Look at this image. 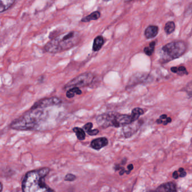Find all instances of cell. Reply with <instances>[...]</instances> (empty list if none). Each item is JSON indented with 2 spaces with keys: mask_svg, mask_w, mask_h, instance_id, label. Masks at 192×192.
<instances>
[{
  "mask_svg": "<svg viewBox=\"0 0 192 192\" xmlns=\"http://www.w3.org/2000/svg\"><path fill=\"white\" fill-rule=\"evenodd\" d=\"M49 168H42L38 170L30 171L25 175L23 179L22 187L23 192H53L45 183V178L49 173Z\"/></svg>",
  "mask_w": 192,
  "mask_h": 192,
  "instance_id": "obj_1",
  "label": "cell"
},
{
  "mask_svg": "<svg viewBox=\"0 0 192 192\" xmlns=\"http://www.w3.org/2000/svg\"><path fill=\"white\" fill-rule=\"evenodd\" d=\"M80 35L78 32L72 31L61 34L48 42L44 46L46 51L58 53L72 49L79 43Z\"/></svg>",
  "mask_w": 192,
  "mask_h": 192,
  "instance_id": "obj_2",
  "label": "cell"
},
{
  "mask_svg": "<svg viewBox=\"0 0 192 192\" xmlns=\"http://www.w3.org/2000/svg\"><path fill=\"white\" fill-rule=\"evenodd\" d=\"M96 121L99 126L102 129H106L109 127H124L134 122L135 120L132 115H128L108 113L99 115L96 118Z\"/></svg>",
  "mask_w": 192,
  "mask_h": 192,
  "instance_id": "obj_3",
  "label": "cell"
},
{
  "mask_svg": "<svg viewBox=\"0 0 192 192\" xmlns=\"http://www.w3.org/2000/svg\"><path fill=\"white\" fill-rule=\"evenodd\" d=\"M187 50V45L183 41L172 42L165 45L161 51V59L168 62L183 55Z\"/></svg>",
  "mask_w": 192,
  "mask_h": 192,
  "instance_id": "obj_4",
  "label": "cell"
},
{
  "mask_svg": "<svg viewBox=\"0 0 192 192\" xmlns=\"http://www.w3.org/2000/svg\"><path fill=\"white\" fill-rule=\"evenodd\" d=\"M93 74L90 72H85L75 77L69 81L64 87L65 90H69L71 88H84L90 85L94 80Z\"/></svg>",
  "mask_w": 192,
  "mask_h": 192,
  "instance_id": "obj_5",
  "label": "cell"
},
{
  "mask_svg": "<svg viewBox=\"0 0 192 192\" xmlns=\"http://www.w3.org/2000/svg\"><path fill=\"white\" fill-rule=\"evenodd\" d=\"M137 120L133 122L130 124H128L123 127V132L124 136L126 138H128L132 136L135 132L137 131L139 128L140 124L139 122H138Z\"/></svg>",
  "mask_w": 192,
  "mask_h": 192,
  "instance_id": "obj_6",
  "label": "cell"
},
{
  "mask_svg": "<svg viewBox=\"0 0 192 192\" xmlns=\"http://www.w3.org/2000/svg\"><path fill=\"white\" fill-rule=\"evenodd\" d=\"M61 102H62L61 100L57 97H52V98L41 99L40 100L36 102L35 104L41 107L48 108L60 104Z\"/></svg>",
  "mask_w": 192,
  "mask_h": 192,
  "instance_id": "obj_7",
  "label": "cell"
},
{
  "mask_svg": "<svg viewBox=\"0 0 192 192\" xmlns=\"http://www.w3.org/2000/svg\"><path fill=\"white\" fill-rule=\"evenodd\" d=\"M108 144H109V140L106 137H99L91 141V148L98 151L107 146Z\"/></svg>",
  "mask_w": 192,
  "mask_h": 192,
  "instance_id": "obj_8",
  "label": "cell"
},
{
  "mask_svg": "<svg viewBox=\"0 0 192 192\" xmlns=\"http://www.w3.org/2000/svg\"><path fill=\"white\" fill-rule=\"evenodd\" d=\"M147 76L145 74L142 73H136L134 74L129 80L128 83V87H132L133 86L137 85L138 83H144L147 79Z\"/></svg>",
  "mask_w": 192,
  "mask_h": 192,
  "instance_id": "obj_9",
  "label": "cell"
},
{
  "mask_svg": "<svg viewBox=\"0 0 192 192\" xmlns=\"http://www.w3.org/2000/svg\"><path fill=\"white\" fill-rule=\"evenodd\" d=\"M159 32V28L156 25H149L145 29L144 35L147 39L154 38L157 35Z\"/></svg>",
  "mask_w": 192,
  "mask_h": 192,
  "instance_id": "obj_10",
  "label": "cell"
},
{
  "mask_svg": "<svg viewBox=\"0 0 192 192\" xmlns=\"http://www.w3.org/2000/svg\"><path fill=\"white\" fill-rule=\"evenodd\" d=\"M157 191H164V192H176L175 184L173 182H169L162 184L158 187Z\"/></svg>",
  "mask_w": 192,
  "mask_h": 192,
  "instance_id": "obj_11",
  "label": "cell"
},
{
  "mask_svg": "<svg viewBox=\"0 0 192 192\" xmlns=\"http://www.w3.org/2000/svg\"><path fill=\"white\" fill-rule=\"evenodd\" d=\"M104 44V39L102 36H99L94 39L93 45V50L94 51H98L102 48Z\"/></svg>",
  "mask_w": 192,
  "mask_h": 192,
  "instance_id": "obj_12",
  "label": "cell"
},
{
  "mask_svg": "<svg viewBox=\"0 0 192 192\" xmlns=\"http://www.w3.org/2000/svg\"><path fill=\"white\" fill-rule=\"evenodd\" d=\"M15 0H0V13L7 10L14 4Z\"/></svg>",
  "mask_w": 192,
  "mask_h": 192,
  "instance_id": "obj_13",
  "label": "cell"
},
{
  "mask_svg": "<svg viewBox=\"0 0 192 192\" xmlns=\"http://www.w3.org/2000/svg\"><path fill=\"white\" fill-rule=\"evenodd\" d=\"M100 16H101V14L99 11H94L93 13L89 14L88 16L82 18L81 21L84 23H87V22L92 21V20H96L99 19Z\"/></svg>",
  "mask_w": 192,
  "mask_h": 192,
  "instance_id": "obj_14",
  "label": "cell"
},
{
  "mask_svg": "<svg viewBox=\"0 0 192 192\" xmlns=\"http://www.w3.org/2000/svg\"><path fill=\"white\" fill-rule=\"evenodd\" d=\"M82 93V91L80 90L79 88L75 87L68 90L66 95L68 98H72L76 95H81Z\"/></svg>",
  "mask_w": 192,
  "mask_h": 192,
  "instance_id": "obj_15",
  "label": "cell"
},
{
  "mask_svg": "<svg viewBox=\"0 0 192 192\" xmlns=\"http://www.w3.org/2000/svg\"><path fill=\"white\" fill-rule=\"evenodd\" d=\"M73 130L74 132H75L76 136L78 140H83L85 139L86 135L84 129L76 127L73 128Z\"/></svg>",
  "mask_w": 192,
  "mask_h": 192,
  "instance_id": "obj_16",
  "label": "cell"
},
{
  "mask_svg": "<svg viewBox=\"0 0 192 192\" xmlns=\"http://www.w3.org/2000/svg\"><path fill=\"white\" fill-rule=\"evenodd\" d=\"M171 71L173 72V73H177L180 76L188 74V72H187V69L184 66H180L179 67H172L171 68Z\"/></svg>",
  "mask_w": 192,
  "mask_h": 192,
  "instance_id": "obj_17",
  "label": "cell"
},
{
  "mask_svg": "<svg viewBox=\"0 0 192 192\" xmlns=\"http://www.w3.org/2000/svg\"><path fill=\"white\" fill-rule=\"evenodd\" d=\"M144 113V111L140 108H135L132 110V115H133L135 121L138 120L140 115H142Z\"/></svg>",
  "mask_w": 192,
  "mask_h": 192,
  "instance_id": "obj_18",
  "label": "cell"
},
{
  "mask_svg": "<svg viewBox=\"0 0 192 192\" xmlns=\"http://www.w3.org/2000/svg\"><path fill=\"white\" fill-rule=\"evenodd\" d=\"M175 29V24L173 22H169L165 24L164 30L165 32L169 35L173 33Z\"/></svg>",
  "mask_w": 192,
  "mask_h": 192,
  "instance_id": "obj_19",
  "label": "cell"
},
{
  "mask_svg": "<svg viewBox=\"0 0 192 192\" xmlns=\"http://www.w3.org/2000/svg\"><path fill=\"white\" fill-rule=\"evenodd\" d=\"M156 122L158 124H163L164 125H166L171 122V118L168 117L166 115H162L159 117Z\"/></svg>",
  "mask_w": 192,
  "mask_h": 192,
  "instance_id": "obj_20",
  "label": "cell"
},
{
  "mask_svg": "<svg viewBox=\"0 0 192 192\" xmlns=\"http://www.w3.org/2000/svg\"><path fill=\"white\" fill-rule=\"evenodd\" d=\"M155 45H156V42L154 41H153L149 44V46L144 47V52L145 54L148 55V56H151L153 54V52H154Z\"/></svg>",
  "mask_w": 192,
  "mask_h": 192,
  "instance_id": "obj_21",
  "label": "cell"
},
{
  "mask_svg": "<svg viewBox=\"0 0 192 192\" xmlns=\"http://www.w3.org/2000/svg\"><path fill=\"white\" fill-rule=\"evenodd\" d=\"M76 176L72 173H68L65 177V180L66 181H73L76 179Z\"/></svg>",
  "mask_w": 192,
  "mask_h": 192,
  "instance_id": "obj_22",
  "label": "cell"
},
{
  "mask_svg": "<svg viewBox=\"0 0 192 192\" xmlns=\"http://www.w3.org/2000/svg\"><path fill=\"white\" fill-rule=\"evenodd\" d=\"M92 127H93V124L91 122H88L87 124H85L83 127V129H84V130H85L87 132H88V131H89L92 130Z\"/></svg>",
  "mask_w": 192,
  "mask_h": 192,
  "instance_id": "obj_23",
  "label": "cell"
},
{
  "mask_svg": "<svg viewBox=\"0 0 192 192\" xmlns=\"http://www.w3.org/2000/svg\"><path fill=\"white\" fill-rule=\"evenodd\" d=\"M178 173L179 177H180V178H184L185 176L187 175V173L183 168H180L179 169Z\"/></svg>",
  "mask_w": 192,
  "mask_h": 192,
  "instance_id": "obj_24",
  "label": "cell"
},
{
  "mask_svg": "<svg viewBox=\"0 0 192 192\" xmlns=\"http://www.w3.org/2000/svg\"><path fill=\"white\" fill-rule=\"evenodd\" d=\"M186 91H187V93L190 95V96H192V82L189 83L187 85Z\"/></svg>",
  "mask_w": 192,
  "mask_h": 192,
  "instance_id": "obj_25",
  "label": "cell"
},
{
  "mask_svg": "<svg viewBox=\"0 0 192 192\" xmlns=\"http://www.w3.org/2000/svg\"><path fill=\"white\" fill-rule=\"evenodd\" d=\"M99 133V130L98 129H94V130H91L89 131H88L87 132L89 135H91V136H94L98 134Z\"/></svg>",
  "mask_w": 192,
  "mask_h": 192,
  "instance_id": "obj_26",
  "label": "cell"
},
{
  "mask_svg": "<svg viewBox=\"0 0 192 192\" xmlns=\"http://www.w3.org/2000/svg\"><path fill=\"white\" fill-rule=\"evenodd\" d=\"M173 178L175 179H177L179 177V175L178 171H174L173 173Z\"/></svg>",
  "mask_w": 192,
  "mask_h": 192,
  "instance_id": "obj_27",
  "label": "cell"
},
{
  "mask_svg": "<svg viewBox=\"0 0 192 192\" xmlns=\"http://www.w3.org/2000/svg\"><path fill=\"white\" fill-rule=\"evenodd\" d=\"M128 168V173H130V172L133 170V168H134V167H133V164H130V165L128 166V168Z\"/></svg>",
  "mask_w": 192,
  "mask_h": 192,
  "instance_id": "obj_28",
  "label": "cell"
},
{
  "mask_svg": "<svg viewBox=\"0 0 192 192\" xmlns=\"http://www.w3.org/2000/svg\"><path fill=\"white\" fill-rule=\"evenodd\" d=\"M3 185L2 183L0 182V192H1L3 190Z\"/></svg>",
  "mask_w": 192,
  "mask_h": 192,
  "instance_id": "obj_29",
  "label": "cell"
},
{
  "mask_svg": "<svg viewBox=\"0 0 192 192\" xmlns=\"http://www.w3.org/2000/svg\"><path fill=\"white\" fill-rule=\"evenodd\" d=\"M104 1H105V2H108V1H109L110 0H103Z\"/></svg>",
  "mask_w": 192,
  "mask_h": 192,
  "instance_id": "obj_30",
  "label": "cell"
}]
</instances>
